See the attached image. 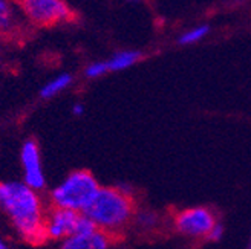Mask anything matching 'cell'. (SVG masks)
<instances>
[{"label":"cell","mask_w":251,"mask_h":249,"mask_svg":"<svg viewBox=\"0 0 251 249\" xmlns=\"http://www.w3.org/2000/svg\"><path fill=\"white\" fill-rule=\"evenodd\" d=\"M84 112H86V107L83 103H75L72 106V115L74 116H81V115H84Z\"/></svg>","instance_id":"cell-16"},{"label":"cell","mask_w":251,"mask_h":249,"mask_svg":"<svg viewBox=\"0 0 251 249\" xmlns=\"http://www.w3.org/2000/svg\"><path fill=\"white\" fill-rule=\"evenodd\" d=\"M0 213L11 223L19 237L29 245L46 242V208L39 191L23 181L0 182Z\"/></svg>","instance_id":"cell-1"},{"label":"cell","mask_w":251,"mask_h":249,"mask_svg":"<svg viewBox=\"0 0 251 249\" xmlns=\"http://www.w3.org/2000/svg\"><path fill=\"white\" fill-rule=\"evenodd\" d=\"M109 73L106 61H92L84 68V77L87 80H98Z\"/></svg>","instance_id":"cell-14"},{"label":"cell","mask_w":251,"mask_h":249,"mask_svg":"<svg viewBox=\"0 0 251 249\" xmlns=\"http://www.w3.org/2000/svg\"><path fill=\"white\" fill-rule=\"evenodd\" d=\"M224 226H222V223H216L215 225V228H213L211 231H210V234H208V237H207V240H210V242H219L222 237H224Z\"/></svg>","instance_id":"cell-15"},{"label":"cell","mask_w":251,"mask_h":249,"mask_svg":"<svg viewBox=\"0 0 251 249\" xmlns=\"http://www.w3.org/2000/svg\"><path fill=\"white\" fill-rule=\"evenodd\" d=\"M161 219L159 214L156 211L152 209H136L135 217L132 225L138 229V231H143V232H150L159 226Z\"/></svg>","instance_id":"cell-12"},{"label":"cell","mask_w":251,"mask_h":249,"mask_svg":"<svg viewBox=\"0 0 251 249\" xmlns=\"http://www.w3.org/2000/svg\"><path fill=\"white\" fill-rule=\"evenodd\" d=\"M16 3L22 17L34 26H54L74 17L66 0H16Z\"/></svg>","instance_id":"cell-4"},{"label":"cell","mask_w":251,"mask_h":249,"mask_svg":"<svg viewBox=\"0 0 251 249\" xmlns=\"http://www.w3.org/2000/svg\"><path fill=\"white\" fill-rule=\"evenodd\" d=\"M0 249H9V246H8V243L0 237Z\"/></svg>","instance_id":"cell-17"},{"label":"cell","mask_w":251,"mask_h":249,"mask_svg":"<svg viewBox=\"0 0 251 249\" xmlns=\"http://www.w3.org/2000/svg\"><path fill=\"white\" fill-rule=\"evenodd\" d=\"M74 83V77L68 72H63V73H58L57 77H54L52 80H49L40 91V96L43 99H51L60 93H63L66 89L72 86Z\"/></svg>","instance_id":"cell-11"},{"label":"cell","mask_w":251,"mask_h":249,"mask_svg":"<svg viewBox=\"0 0 251 249\" xmlns=\"http://www.w3.org/2000/svg\"><path fill=\"white\" fill-rule=\"evenodd\" d=\"M60 249H112V237L103 231L74 234L60 243Z\"/></svg>","instance_id":"cell-8"},{"label":"cell","mask_w":251,"mask_h":249,"mask_svg":"<svg viewBox=\"0 0 251 249\" xmlns=\"http://www.w3.org/2000/svg\"><path fill=\"white\" fill-rule=\"evenodd\" d=\"M135 213L133 190L129 185L121 183L117 186H101L83 214L94 222L97 229L114 239L132 225Z\"/></svg>","instance_id":"cell-2"},{"label":"cell","mask_w":251,"mask_h":249,"mask_svg":"<svg viewBox=\"0 0 251 249\" xmlns=\"http://www.w3.org/2000/svg\"><path fill=\"white\" fill-rule=\"evenodd\" d=\"M20 164L23 170V182L35 191H43L46 188V174L43 170L40 145L35 139H26L22 144Z\"/></svg>","instance_id":"cell-6"},{"label":"cell","mask_w":251,"mask_h":249,"mask_svg":"<svg viewBox=\"0 0 251 249\" xmlns=\"http://www.w3.org/2000/svg\"><path fill=\"white\" fill-rule=\"evenodd\" d=\"M3 37H5V32L0 29V43H2V40H3Z\"/></svg>","instance_id":"cell-18"},{"label":"cell","mask_w":251,"mask_h":249,"mask_svg":"<svg viewBox=\"0 0 251 249\" xmlns=\"http://www.w3.org/2000/svg\"><path fill=\"white\" fill-rule=\"evenodd\" d=\"M127 2H138V0H127Z\"/></svg>","instance_id":"cell-19"},{"label":"cell","mask_w":251,"mask_h":249,"mask_svg":"<svg viewBox=\"0 0 251 249\" xmlns=\"http://www.w3.org/2000/svg\"><path fill=\"white\" fill-rule=\"evenodd\" d=\"M218 223L215 211L207 206H192L178 211L172 219V226L181 237L188 240H207L210 231Z\"/></svg>","instance_id":"cell-5"},{"label":"cell","mask_w":251,"mask_h":249,"mask_svg":"<svg viewBox=\"0 0 251 249\" xmlns=\"http://www.w3.org/2000/svg\"><path fill=\"white\" fill-rule=\"evenodd\" d=\"M22 20L25 19L20 14L16 0H0V29L9 34L20 26Z\"/></svg>","instance_id":"cell-9"},{"label":"cell","mask_w":251,"mask_h":249,"mask_svg":"<svg viewBox=\"0 0 251 249\" xmlns=\"http://www.w3.org/2000/svg\"><path fill=\"white\" fill-rule=\"evenodd\" d=\"M208 34H210L208 24H198V26H193L190 29L184 31L178 37V43L182 46H190V45H195V43H199L201 40H204Z\"/></svg>","instance_id":"cell-13"},{"label":"cell","mask_w":251,"mask_h":249,"mask_svg":"<svg viewBox=\"0 0 251 249\" xmlns=\"http://www.w3.org/2000/svg\"><path fill=\"white\" fill-rule=\"evenodd\" d=\"M81 213H75L71 209H63L51 206L46 213V240L63 242L77 232V226L80 222Z\"/></svg>","instance_id":"cell-7"},{"label":"cell","mask_w":251,"mask_h":249,"mask_svg":"<svg viewBox=\"0 0 251 249\" xmlns=\"http://www.w3.org/2000/svg\"><path fill=\"white\" fill-rule=\"evenodd\" d=\"M248 249H251V246H250V248H248Z\"/></svg>","instance_id":"cell-20"},{"label":"cell","mask_w":251,"mask_h":249,"mask_svg":"<svg viewBox=\"0 0 251 249\" xmlns=\"http://www.w3.org/2000/svg\"><path fill=\"white\" fill-rule=\"evenodd\" d=\"M100 188L101 185L91 171L75 170L54 186L49 194V201L55 208L84 213L87 206L92 204Z\"/></svg>","instance_id":"cell-3"},{"label":"cell","mask_w":251,"mask_h":249,"mask_svg":"<svg viewBox=\"0 0 251 249\" xmlns=\"http://www.w3.org/2000/svg\"><path fill=\"white\" fill-rule=\"evenodd\" d=\"M143 54L135 49H124V51H118L106 60L109 72H121L132 66H135L138 61L141 60Z\"/></svg>","instance_id":"cell-10"}]
</instances>
